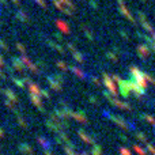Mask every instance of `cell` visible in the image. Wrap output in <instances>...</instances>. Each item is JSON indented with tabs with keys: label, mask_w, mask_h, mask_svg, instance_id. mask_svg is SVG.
<instances>
[{
	"label": "cell",
	"mask_w": 155,
	"mask_h": 155,
	"mask_svg": "<svg viewBox=\"0 0 155 155\" xmlns=\"http://www.w3.org/2000/svg\"><path fill=\"white\" fill-rule=\"evenodd\" d=\"M46 82L49 83L52 90L54 91H60L61 90V78H59L57 75H51L46 78Z\"/></svg>",
	"instance_id": "obj_1"
},
{
	"label": "cell",
	"mask_w": 155,
	"mask_h": 155,
	"mask_svg": "<svg viewBox=\"0 0 155 155\" xmlns=\"http://www.w3.org/2000/svg\"><path fill=\"white\" fill-rule=\"evenodd\" d=\"M21 60H22V63L25 64V67H26L27 70L30 71V72H33V74H40V68L37 67V64H34L33 61H30L29 57H27L26 54H22Z\"/></svg>",
	"instance_id": "obj_2"
},
{
	"label": "cell",
	"mask_w": 155,
	"mask_h": 155,
	"mask_svg": "<svg viewBox=\"0 0 155 155\" xmlns=\"http://www.w3.org/2000/svg\"><path fill=\"white\" fill-rule=\"evenodd\" d=\"M11 65H12V68H15L18 72H23L25 71V64L22 63V60L21 59H18V57H12L11 59Z\"/></svg>",
	"instance_id": "obj_3"
},
{
	"label": "cell",
	"mask_w": 155,
	"mask_h": 155,
	"mask_svg": "<svg viewBox=\"0 0 155 155\" xmlns=\"http://www.w3.org/2000/svg\"><path fill=\"white\" fill-rule=\"evenodd\" d=\"M27 88H29L30 94L31 95H35V97H41L42 95V88H40V86H37L35 83L30 82L29 86H27Z\"/></svg>",
	"instance_id": "obj_4"
},
{
	"label": "cell",
	"mask_w": 155,
	"mask_h": 155,
	"mask_svg": "<svg viewBox=\"0 0 155 155\" xmlns=\"http://www.w3.org/2000/svg\"><path fill=\"white\" fill-rule=\"evenodd\" d=\"M4 95H5V99L12 102V104H16V102H18V97H16V94L14 93L11 88H7V90L4 91Z\"/></svg>",
	"instance_id": "obj_5"
},
{
	"label": "cell",
	"mask_w": 155,
	"mask_h": 155,
	"mask_svg": "<svg viewBox=\"0 0 155 155\" xmlns=\"http://www.w3.org/2000/svg\"><path fill=\"white\" fill-rule=\"evenodd\" d=\"M30 101L34 105L35 107H38L40 110H44L42 107V101H41V97H35V95H30Z\"/></svg>",
	"instance_id": "obj_6"
},
{
	"label": "cell",
	"mask_w": 155,
	"mask_h": 155,
	"mask_svg": "<svg viewBox=\"0 0 155 155\" xmlns=\"http://www.w3.org/2000/svg\"><path fill=\"white\" fill-rule=\"evenodd\" d=\"M16 19H18L19 22H22V23H26V22H29V16H27V14L23 10H19L18 12H16Z\"/></svg>",
	"instance_id": "obj_7"
},
{
	"label": "cell",
	"mask_w": 155,
	"mask_h": 155,
	"mask_svg": "<svg viewBox=\"0 0 155 155\" xmlns=\"http://www.w3.org/2000/svg\"><path fill=\"white\" fill-rule=\"evenodd\" d=\"M56 25H57V27H59V30H61L63 33H70V27L67 26V23L65 22H63V21H56Z\"/></svg>",
	"instance_id": "obj_8"
},
{
	"label": "cell",
	"mask_w": 155,
	"mask_h": 155,
	"mask_svg": "<svg viewBox=\"0 0 155 155\" xmlns=\"http://www.w3.org/2000/svg\"><path fill=\"white\" fill-rule=\"evenodd\" d=\"M19 150H21L23 154H27V155H34V151H33V148L30 147L29 144H22L21 147H19Z\"/></svg>",
	"instance_id": "obj_9"
},
{
	"label": "cell",
	"mask_w": 155,
	"mask_h": 155,
	"mask_svg": "<svg viewBox=\"0 0 155 155\" xmlns=\"http://www.w3.org/2000/svg\"><path fill=\"white\" fill-rule=\"evenodd\" d=\"M37 142L40 143L41 147H44V148H46V147L49 146V142H48V140L44 139V137H41V136H40V137H37Z\"/></svg>",
	"instance_id": "obj_10"
},
{
	"label": "cell",
	"mask_w": 155,
	"mask_h": 155,
	"mask_svg": "<svg viewBox=\"0 0 155 155\" xmlns=\"http://www.w3.org/2000/svg\"><path fill=\"white\" fill-rule=\"evenodd\" d=\"M56 65H57V67H59L61 71H67V70H68V65L65 64L64 61H57V63H56Z\"/></svg>",
	"instance_id": "obj_11"
},
{
	"label": "cell",
	"mask_w": 155,
	"mask_h": 155,
	"mask_svg": "<svg viewBox=\"0 0 155 155\" xmlns=\"http://www.w3.org/2000/svg\"><path fill=\"white\" fill-rule=\"evenodd\" d=\"M16 49H18L21 53H23V54L26 53V48H25V45H23V44H21V42L16 44Z\"/></svg>",
	"instance_id": "obj_12"
},
{
	"label": "cell",
	"mask_w": 155,
	"mask_h": 155,
	"mask_svg": "<svg viewBox=\"0 0 155 155\" xmlns=\"http://www.w3.org/2000/svg\"><path fill=\"white\" fill-rule=\"evenodd\" d=\"M18 123L21 124V127H23V128H25V127H27V123H26V121H25V118L22 117L21 114L18 116Z\"/></svg>",
	"instance_id": "obj_13"
},
{
	"label": "cell",
	"mask_w": 155,
	"mask_h": 155,
	"mask_svg": "<svg viewBox=\"0 0 155 155\" xmlns=\"http://www.w3.org/2000/svg\"><path fill=\"white\" fill-rule=\"evenodd\" d=\"M33 2H35L40 7H42V8H46V2L45 0H33Z\"/></svg>",
	"instance_id": "obj_14"
},
{
	"label": "cell",
	"mask_w": 155,
	"mask_h": 155,
	"mask_svg": "<svg viewBox=\"0 0 155 155\" xmlns=\"http://www.w3.org/2000/svg\"><path fill=\"white\" fill-rule=\"evenodd\" d=\"M0 49H3V51H5V52L8 51V45L3 40H0Z\"/></svg>",
	"instance_id": "obj_15"
},
{
	"label": "cell",
	"mask_w": 155,
	"mask_h": 155,
	"mask_svg": "<svg viewBox=\"0 0 155 155\" xmlns=\"http://www.w3.org/2000/svg\"><path fill=\"white\" fill-rule=\"evenodd\" d=\"M4 67H5V61H4V59H3L2 53H0V71H2Z\"/></svg>",
	"instance_id": "obj_16"
},
{
	"label": "cell",
	"mask_w": 155,
	"mask_h": 155,
	"mask_svg": "<svg viewBox=\"0 0 155 155\" xmlns=\"http://www.w3.org/2000/svg\"><path fill=\"white\" fill-rule=\"evenodd\" d=\"M74 57H76V60H78V61H83V59H82V54H79V53H74Z\"/></svg>",
	"instance_id": "obj_17"
},
{
	"label": "cell",
	"mask_w": 155,
	"mask_h": 155,
	"mask_svg": "<svg viewBox=\"0 0 155 155\" xmlns=\"http://www.w3.org/2000/svg\"><path fill=\"white\" fill-rule=\"evenodd\" d=\"M11 2H12L15 5H18V7L21 5V0H11Z\"/></svg>",
	"instance_id": "obj_18"
},
{
	"label": "cell",
	"mask_w": 155,
	"mask_h": 155,
	"mask_svg": "<svg viewBox=\"0 0 155 155\" xmlns=\"http://www.w3.org/2000/svg\"><path fill=\"white\" fill-rule=\"evenodd\" d=\"M0 137H4V131L0 128Z\"/></svg>",
	"instance_id": "obj_19"
}]
</instances>
